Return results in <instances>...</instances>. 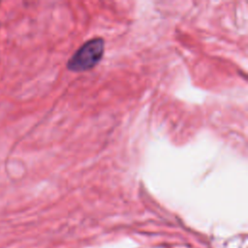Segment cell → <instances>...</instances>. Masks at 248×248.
<instances>
[{
	"instance_id": "cell-1",
	"label": "cell",
	"mask_w": 248,
	"mask_h": 248,
	"mask_svg": "<svg viewBox=\"0 0 248 248\" xmlns=\"http://www.w3.org/2000/svg\"><path fill=\"white\" fill-rule=\"evenodd\" d=\"M105 43L95 38L84 43L69 59L68 69L73 72H83L95 67L103 57Z\"/></svg>"
}]
</instances>
